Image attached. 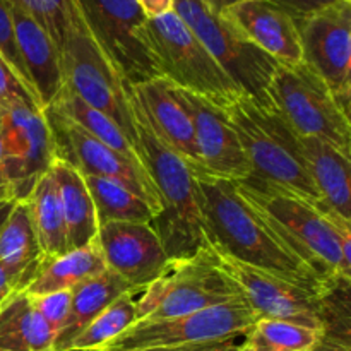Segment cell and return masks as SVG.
<instances>
[{"instance_id":"obj_1","label":"cell","mask_w":351,"mask_h":351,"mask_svg":"<svg viewBox=\"0 0 351 351\" xmlns=\"http://www.w3.org/2000/svg\"><path fill=\"white\" fill-rule=\"evenodd\" d=\"M194 177L201 191L206 245L209 249L297 283L326 287L335 281H326L315 274L266 218L239 194L235 182L204 173H194Z\"/></svg>"},{"instance_id":"obj_2","label":"cell","mask_w":351,"mask_h":351,"mask_svg":"<svg viewBox=\"0 0 351 351\" xmlns=\"http://www.w3.org/2000/svg\"><path fill=\"white\" fill-rule=\"evenodd\" d=\"M239 194L256 208L287 245L326 281L351 273V221L288 192L254 182H235Z\"/></svg>"},{"instance_id":"obj_3","label":"cell","mask_w":351,"mask_h":351,"mask_svg":"<svg viewBox=\"0 0 351 351\" xmlns=\"http://www.w3.org/2000/svg\"><path fill=\"white\" fill-rule=\"evenodd\" d=\"M134 117L137 153L153 180L161 206L151 226L160 237L171 264L180 263L208 247L201 191L191 167L163 146L136 112Z\"/></svg>"},{"instance_id":"obj_4","label":"cell","mask_w":351,"mask_h":351,"mask_svg":"<svg viewBox=\"0 0 351 351\" xmlns=\"http://www.w3.org/2000/svg\"><path fill=\"white\" fill-rule=\"evenodd\" d=\"M223 112L250 165L252 173L247 180L293 194L311 204H321L305 167L298 136L273 106L242 95L223 106Z\"/></svg>"},{"instance_id":"obj_5","label":"cell","mask_w":351,"mask_h":351,"mask_svg":"<svg viewBox=\"0 0 351 351\" xmlns=\"http://www.w3.org/2000/svg\"><path fill=\"white\" fill-rule=\"evenodd\" d=\"M137 38L161 77L175 88L195 93L221 108L245 95L173 10L144 21Z\"/></svg>"},{"instance_id":"obj_6","label":"cell","mask_w":351,"mask_h":351,"mask_svg":"<svg viewBox=\"0 0 351 351\" xmlns=\"http://www.w3.org/2000/svg\"><path fill=\"white\" fill-rule=\"evenodd\" d=\"M215 254L221 271L237 285L257 319L295 322L315 329L321 336L328 331L338 308L336 283L341 278L326 287H312L240 263L218 250Z\"/></svg>"},{"instance_id":"obj_7","label":"cell","mask_w":351,"mask_h":351,"mask_svg":"<svg viewBox=\"0 0 351 351\" xmlns=\"http://www.w3.org/2000/svg\"><path fill=\"white\" fill-rule=\"evenodd\" d=\"M267 105L297 136L315 137L351 156L350 115L321 75L305 62L278 64L266 89Z\"/></svg>"},{"instance_id":"obj_8","label":"cell","mask_w":351,"mask_h":351,"mask_svg":"<svg viewBox=\"0 0 351 351\" xmlns=\"http://www.w3.org/2000/svg\"><path fill=\"white\" fill-rule=\"evenodd\" d=\"M242 297L237 285L218 264L215 250L201 249L143 290L137 300V321L194 314Z\"/></svg>"},{"instance_id":"obj_9","label":"cell","mask_w":351,"mask_h":351,"mask_svg":"<svg viewBox=\"0 0 351 351\" xmlns=\"http://www.w3.org/2000/svg\"><path fill=\"white\" fill-rule=\"evenodd\" d=\"M60 57L64 88L112 119L137 147L136 117L127 84L96 47L81 19L67 33Z\"/></svg>"},{"instance_id":"obj_10","label":"cell","mask_w":351,"mask_h":351,"mask_svg":"<svg viewBox=\"0 0 351 351\" xmlns=\"http://www.w3.org/2000/svg\"><path fill=\"white\" fill-rule=\"evenodd\" d=\"M173 12L247 96L267 105L266 89L278 62L245 40L202 0H175Z\"/></svg>"},{"instance_id":"obj_11","label":"cell","mask_w":351,"mask_h":351,"mask_svg":"<svg viewBox=\"0 0 351 351\" xmlns=\"http://www.w3.org/2000/svg\"><path fill=\"white\" fill-rule=\"evenodd\" d=\"M256 322L257 315L250 305L243 300V297H237L194 314L137 321L127 331L96 351H130L235 339L239 336H245Z\"/></svg>"},{"instance_id":"obj_12","label":"cell","mask_w":351,"mask_h":351,"mask_svg":"<svg viewBox=\"0 0 351 351\" xmlns=\"http://www.w3.org/2000/svg\"><path fill=\"white\" fill-rule=\"evenodd\" d=\"M89 36L127 86L161 77L137 38L147 19L136 0H74Z\"/></svg>"},{"instance_id":"obj_13","label":"cell","mask_w":351,"mask_h":351,"mask_svg":"<svg viewBox=\"0 0 351 351\" xmlns=\"http://www.w3.org/2000/svg\"><path fill=\"white\" fill-rule=\"evenodd\" d=\"M2 167L12 201H26L57 158L47 113L36 103L14 101L0 122Z\"/></svg>"},{"instance_id":"obj_14","label":"cell","mask_w":351,"mask_h":351,"mask_svg":"<svg viewBox=\"0 0 351 351\" xmlns=\"http://www.w3.org/2000/svg\"><path fill=\"white\" fill-rule=\"evenodd\" d=\"M302 62L314 69L350 115L351 96V2L298 17Z\"/></svg>"},{"instance_id":"obj_15","label":"cell","mask_w":351,"mask_h":351,"mask_svg":"<svg viewBox=\"0 0 351 351\" xmlns=\"http://www.w3.org/2000/svg\"><path fill=\"white\" fill-rule=\"evenodd\" d=\"M45 113L53 132L57 158L67 161L84 177H103L125 185L153 208L154 216L160 215V199L146 168L130 163L55 108H47Z\"/></svg>"},{"instance_id":"obj_16","label":"cell","mask_w":351,"mask_h":351,"mask_svg":"<svg viewBox=\"0 0 351 351\" xmlns=\"http://www.w3.org/2000/svg\"><path fill=\"white\" fill-rule=\"evenodd\" d=\"M98 243L106 269L143 291L170 271L171 261L151 223L110 221L99 225Z\"/></svg>"},{"instance_id":"obj_17","label":"cell","mask_w":351,"mask_h":351,"mask_svg":"<svg viewBox=\"0 0 351 351\" xmlns=\"http://www.w3.org/2000/svg\"><path fill=\"white\" fill-rule=\"evenodd\" d=\"M173 91L191 115L201 173L230 182L247 180L252 173L250 165L221 106L175 86Z\"/></svg>"},{"instance_id":"obj_18","label":"cell","mask_w":351,"mask_h":351,"mask_svg":"<svg viewBox=\"0 0 351 351\" xmlns=\"http://www.w3.org/2000/svg\"><path fill=\"white\" fill-rule=\"evenodd\" d=\"M132 108L144 120L151 132L168 149L180 156L194 173H201V160L195 147L191 115L163 77L127 86Z\"/></svg>"},{"instance_id":"obj_19","label":"cell","mask_w":351,"mask_h":351,"mask_svg":"<svg viewBox=\"0 0 351 351\" xmlns=\"http://www.w3.org/2000/svg\"><path fill=\"white\" fill-rule=\"evenodd\" d=\"M221 14L249 43L283 65L302 62L297 16L273 0H240Z\"/></svg>"},{"instance_id":"obj_20","label":"cell","mask_w":351,"mask_h":351,"mask_svg":"<svg viewBox=\"0 0 351 351\" xmlns=\"http://www.w3.org/2000/svg\"><path fill=\"white\" fill-rule=\"evenodd\" d=\"M17 50L34 96L43 110L50 108L64 91V69L57 45L27 14L10 5Z\"/></svg>"},{"instance_id":"obj_21","label":"cell","mask_w":351,"mask_h":351,"mask_svg":"<svg viewBox=\"0 0 351 351\" xmlns=\"http://www.w3.org/2000/svg\"><path fill=\"white\" fill-rule=\"evenodd\" d=\"M298 144L321 204L351 221V156L315 137L298 136Z\"/></svg>"},{"instance_id":"obj_22","label":"cell","mask_w":351,"mask_h":351,"mask_svg":"<svg viewBox=\"0 0 351 351\" xmlns=\"http://www.w3.org/2000/svg\"><path fill=\"white\" fill-rule=\"evenodd\" d=\"M48 171L57 185L58 199L64 213L67 249L75 250L95 242L98 239L99 223L84 177L60 158H55Z\"/></svg>"},{"instance_id":"obj_23","label":"cell","mask_w":351,"mask_h":351,"mask_svg":"<svg viewBox=\"0 0 351 351\" xmlns=\"http://www.w3.org/2000/svg\"><path fill=\"white\" fill-rule=\"evenodd\" d=\"M125 293H139L119 274L105 269L72 290L71 308L64 326L55 336L53 351H69L75 336L98 317L108 305Z\"/></svg>"},{"instance_id":"obj_24","label":"cell","mask_w":351,"mask_h":351,"mask_svg":"<svg viewBox=\"0 0 351 351\" xmlns=\"http://www.w3.org/2000/svg\"><path fill=\"white\" fill-rule=\"evenodd\" d=\"M105 269V257L96 239L95 242L81 249L67 250L60 256L43 257L34 271V276L23 291L27 295L72 291L75 287Z\"/></svg>"},{"instance_id":"obj_25","label":"cell","mask_w":351,"mask_h":351,"mask_svg":"<svg viewBox=\"0 0 351 351\" xmlns=\"http://www.w3.org/2000/svg\"><path fill=\"white\" fill-rule=\"evenodd\" d=\"M55 335L48 328L29 295L14 291L0 307V350L53 351Z\"/></svg>"},{"instance_id":"obj_26","label":"cell","mask_w":351,"mask_h":351,"mask_svg":"<svg viewBox=\"0 0 351 351\" xmlns=\"http://www.w3.org/2000/svg\"><path fill=\"white\" fill-rule=\"evenodd\" d=\"M24 202L29 209L31 221L43 257H53L67 252L64 213H62L57 185L50 171L38 180Z\"/></svg>"},{"instance_id":"obj_27","label":"cell","mask_w":351,"mask_h":351,"mask_svg":"<svg viewBox=\"0 0 351 351\" xmlns=\"http://www.w3.org/2000/svg\"><path fill=\"white\" fill-rule=\"evenodd\" d=\"M41 259L43 254L38 245L27 204L24 201H16L0 228V263L24 273L26 288Z\"/></svg>"},{"instance_id":"obj_28","label":"cell","mask_w":351,"mask_h":351,"mask_svg":"<svg viewBox=\"0 0 351 351\" xmlns=\"http://www.w3.org/2000/svg\"><path fill=\"white\" fill-rule=\"evenodd\" d=\"M50 108L57 110L60 115H64L65 119L74 122L75 125H79L82 130L91 134V136L96 137L98 141H101L105 146H108L110 149H113L115 153H119L120 156L129 160L130 163L144 168L143 161H141L139 158V153H137V147L134 146L132 141L125 136V132H123L112 119H108L105 113L89 106L88 103H84L81 98L72 95L71 91H67V89L64 88L62 95L58 96V99L50 106Z\"/></svg>"},{"instance_id":"obj_29","label":"cell","mask_w":351,"mask_h":351,"mask_svg":"<svg viewBox=\"0 0 351 351\" xmlns=\"http://www.w3.org/2000/svg\"><path fill=\"white\" fill-rule=\"evenodd\" d=\"M84 180L95 202L99 225L110 221L151 223L154 219L153 208L125 185L103 177H84Z\"/></svg>"},{"instance_id":"obj_30","label":"cell","mask_w":351,"mask_h":351,"mask_svg":"<svg viewBox=\"0 0 351 351\" xmlns=\"http://www.w3.org/2000/svg\"><path fill=\"white\" fill-rule=\"evenodd\" d=\"M321 332L307 326L276 319H257L242 343L252 351H311Z\"/></svg>"},{"instance_id":"obj_31","label":"cell","mask_w":351,"mask_h":351,"mask_svg":"<svg viewBox=\"0 0 351 351\" xmlns=\"http://www.w3.org/2000/svg\"><path fill=\"white\" fill-rule=\"evenodd\" d=\"M136 293L117 298L96 319H93L72 341L69 351H96L137 322Z\"/></svg>"},{"instance_id":"obj_32","label":"cell","mask_w":351,"mask_h":351,"mask_svg":"<svg viewBox=\"0 0 351 351\" xmlns=\"http://www.w3.org/2000/svg\"><path fill=\"white\" fill-rule=\"evenodd\" d=\"M7 2L36 21L57 45L58 51L64 47L71 27L81 19L74 0H7Z\"/></svg>"},{"instance_id":"obj_33","label":"cell","mask_w":351,"mask_h":351,"mask_svg":"<svg viewBox=\"0 0 351 351\" xmlns=\"http://www.w3.org/2000/svg\"><path fill=\"white\" fill-rule=\"evenodd\" d=\"M0 55L7 60V64L14 69L21 81L26 84L31 95L34 96L33 88L27 79L26 69H24L23 60H21L19 50H17L16 43V33H14V21H12V10H10V3L7 0H0ZM36 98V96H34ZM38 101V99H36Z\"/></svg>"},{"instance_id":"obj_34","label":"cell","mask_w":351,"mask_h":351,"mask_svg":"<svg viewBox=\"0 0 351 351\" xmlns=\"http://www.w3.org/2000/svg\"><path fill=\"white\" fill-rule=\"evenodd\" d=\"M29 298L38 314L43 317V321L47 322L51 332L57 336L69 315L72 291H51V293L43 295H29Z\"/></svg>"},{"instance_id":"obj_35","label":"cell","mask_w":351,"mask_h":351,"mask_svg":"<svg viewBox=\"0 0 351 351\" xmlns=\"http://www.w3.org/2000/svg\"><path fill=\"white\" fill-rule=\"evenodd\" d=\"M14 101H29V103H40L36 101L29 89L26 88L19 75L14 72V69L7 64L5 58L0 55V106L5 108L7 105Z\"/></svg>"},{"instance_id":"obj_36","label":"cell","mask_w":351,"mask_h":351,"mask_svg":"<svg viewBox=\"0 0 351 351\" xmlns=\"http://www.w3.org/2000/svg\"><path fill=\"white\" fill-rule=\"evenodd\" d=\"M240 345L235 339H219V341L208 343H194V345H180V346H156V348H141L130 351H237Z\"/></svg>"},{"instance_id":"obj_37","label":"cell","mask_w":351,"mask_h":351,"mask_svg":"<svg viewBox=\"0 0 351 351\" xmlns=\"http://www.w3.org/2000/svg\"><path fill=\"white\" fill-rule=\"evenodd\" d=\"M273 2L280 3L287 10H290L293 16L305 17L311 14L319 12V10L331 7L338 2H351V0H273Z\"/></svg>"},{"instance_id":"obj_38","label":"cell","mask_w":351,"mask_h":351,"mask_svg":"<svg viewBox=\"0 0 351 351\" xmlns=\"http://www.w3.org/2000/svg\"><path fill=\"white\" fill-rule=\"evenodd\" d=\"M24 290V273L0 263V307L14 291Z\"/></svg>"},{"instance_id":"obj_39","label":"cell","mask_w":351,"mask_h":351,"mask_svg":"<svg viewBox=\"0 0 351 351\" xmlns=\"http://www.w3.org/2000/svg\"><path fill=\"white\" fill-rule=\"evenodd\" d=\"M136 2L139 3L147 19H153V17H160L163 14L171 12L175 0H136Z\"/></svg>"},{"instance_id":"obj_40","label":"cell","mask_w":351,"mask_h":351,"mask_svg":"<svg viewBox=\"0 0 351 351\" xmlns=\"http://www.w3.org/2000/svg\"><path fill=\"white\" fill-rule=\"evenodd\" d=\"M311 351H350V346L341 345V343L331 341V339L321 338L319 339L317 345H315V348Z\"/></svg>"},{"instance_id":"obj_41","label":"cell","mask_w":351,"mask_h":351,"mask_svg":"<svg viewBox=\"0 0 351 351\" xmlns=\"http://www.w3.org/2000/svg\"><path fill=\"white\" fill-rule=\"evenodd\" d=\"M3 201H12L10 197L9 185H7L5 175H3V167H2V144H0V202Z\"/></svg>"},{"instance_id":"obj_42","label":"cell","mask_w":351,"mask_h":351,"mask_svg":"<svg viewBox=\"0 0 351 351\" xmlns=\"http://www.w3.org/2000/svg\"><path fill=\"white\" fill-rule=\"evenodd\" d=\"M202 2L208 3V5L211 7L213 10H216V12H223L226 7L233 5V3L240 2V0H202Z\"/></svg>"},{"instance_id":"obj_43","label":"cell","mask_w":351,"mask_h":351,"mask_svg":"<svg viewBox=\"0 0 351 351\" xmlns=\"http://www.w3.org/2000/svg\"><path fill=\"white\" fill-rule=\"evenodd\" d=\"M14 202H16V201H3V202H0V228H2L3 221H5L7 216H9V213H10V209H12Z\"/></svg>"},{"instance_id":"obj_44","label":"cell","mask_w":351,"mask_h":351,"mask_svg":"<svg viewBox=\"0 0 351 351\" xmlns=\"http://www.w3.org/2000/svg\"><path fill=\"white\" fill-rule=\"evenodd\" d=\"M237 351H252V350H249V348H247V346L240 345V348H239V350H237Z\"/></svg>"},{"instance_id":"obj_45","label":"cell","mask_w":351,"mask_h":351,"mask_svg":"<svg viewBox=\"0 0 351 351\" xmlns=\"http://www.w3.org/2000/svg\"><path fill=\"white\" fill-rule=\"evenodd\" d=\"M2 115H3V108L0 106V122H2Z\"/></svg>"},{"instance_id":"obj_46","label":"cell","mask_w":351,"mask_h":351,"mask_svg":"<svg viewBox=\"0 0 351 351\" xmlns=\"http://www.w3.org/2000/svg\"><path fill=\"white\" fill-rule=\"evenodd\" d=\"M0 351H2V350H0Z\"/></svg>"}]
</instances>
